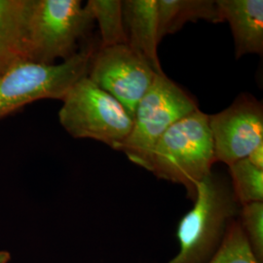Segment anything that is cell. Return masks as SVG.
Wrapping results in <instances>:
<instances>
[{
    "label": "cell",
    "mask_w": 263,
    "mask_h": 263,
    "mask_svg": "<svg viewBox=\"0 0 263 263\" xmlns=\"http://www.w3.org/2000/svg\"><path fill=\"white\" fill-rule=\"evenodd\" d=\"M216 163L209 115L199 108L171 126L151 151L147 171L182 185L193 202L199 182Z\"/></svg>",
    "instance_id": "1"
},
{
    "label": "cell",
    "mask_w": 263,
    "mask_h": 263,
    "mask_svg": "<svg viewBox=\"0 0 263 263\" xmlns=\"http://www.w3.org/2000/svg\"><path fill=\"white\" fill-rule=\"evenodd\" d=\"M193 204L178 223L179 253L167 263H207L241 208L231 184L213 172L199 182Z\"/></svg>",
    "instance_id": "2"
},
{
    "label": "cell",
    "mask_w": 263,
    "mask_h": 263,
    "mask_svg": "<svg viewBox=\"0 0 263 263\" xmlns=\"http://www.w3.org/2000/svg\"><path fill=\"white\" fill-rule=\"evenodd\" d=\"M95 20L79 0H28L25 21L27 62L55 65L78 52V43L87 35Z\"/></svg>",
    "instance_id": "3"
},
{
    "label": "cell",
    "mask_w": 263,
    "mask_h": 263,
    "mask_svg": "<svg viewBox=\"0 0 263 263\" xmlns=\"http://www.w3.org/2000/svg\"><path fill=\"white\" fill-rule=\"evenodd\" d=\"M97 48L89 44L61 64L22 62L0 78V120L40 100L63 101L77 81L88 76Z\"/></svg>",
    "instance_id": "4"
},
{
    "label": "cell",
    "mask_w": 263,
    "mask_h": 263,
    "mask_svg": "<svg viewBox=\"0 0 263 263\" xmlns=\"http://www.w3.org/2000/svg\"><path fill=\"white\" fill-rule=\"evenodd\" d=\"M62 102L59 120L72 138L101 141L118 151L131 134L133 117L88 76L77 81Z\"/></svg>",
    "instance_id": "5"
},
{
    "label": "cell",
    "mask_w": 263,
    "mask_h": 263,
    "mask_svg": "<svg viewBox=\"0 0 263 263\" xmlns=\"http://www.w3.org/2000/svg\"><path fill=\"white\" fill-rule=\"evenodd\" d=\"M198 109L196 102L165 73L157 74L133 117V128L118 151L134 164L147 169L151 151L160 138L179 119Z\"/></svg>",
    "instance_id": "6"
},
{
    "label": "cell",
    "mask_w": 263,
    "mask_h": 263,
    "mask_svg": "<svg viewBox=\"0 0 263 263\" xmlns=\"http://www.w3.org/2000/svg\"><path fill=\"white\" fill-rule=\"evenodd\" d=\"M157 74L143 57L128 44H120L97 49L88 77L134 117L137 105Z\"/></svg>",
    "instance_id": "7"
},
{
    "label": "cell",
    "mask_w": 263,
    "mask_h": 263,
    "mask_svg": "<svg viewBox=\"0 0 263 263\" xmlns=\"http://www.w3.org/2000/svg\"><path fill=\"white\" fill-rule=\"evenodd\" d=\"M216 162L227 166L263 143V106L253 96L240 95L220 112L209 115Z\"/></svg>",
    "instance_id": "8"
},
{
    "label": "cell",
    "mask_w": 263,
    "mask_h": 263,
    "mask_svg": "<svg viewBox=\"0 0 263 263\" xmlns=\"http://www.w3.org/2000/svg\"><path fill=\"white\" fill-rule=\"evenodd\" d=\"M220 21L231 28L236 59L248 54L262 55V0H217Z\"/></svg>",
    "instance_id": "9"
},
{
    "label": "cell",
    "mask_w": 263,
    "mask_h": 263,
    "mask_svg": "<svg viewBox=\"0 0 263 263\" xmlns=\"http://www.w3.org/2000/svg\"><path fill=\"white\" fill-rule=\"evenodd\" d=\"M122 12L128 45L143 57L157 73L163 74L158 57L157 0L122 1Z\"/></svg>",
    "instance_id": "10"
},
{
    "label": "cell",
    "mask_w": 263,
    "mask_h": 263,
    "mask_svg": "<svg viewBox=\"0 0 263 263\" xmlns=\"http://www.w3.org/2000/svg\"><path fill=\"white\" fill-rule=\"evenodd\" d=\"M28 0H0V78L27 62L25 21Z\"/></svg>",
    "instance_id": "11"
},
{
    "label": "cell",
    "mask_w": 263,
    "mask_h": 263,
    "mask_svg": "<svg viewBox=\"0 0 263 263\" xmlns=\"http://www.w3.org/2000/svg\"><path fill=\"white\" fill-rule=\"evenodd\" d=\"M158 37L178 32L187 23L207 21L221 23L214 0H157Z\"/></svg>",
    "instance_id": "12"
},
{
    "label": "cell",
    "mask_w": 263,
    "mask_h": 263,
    "mask_svg": "<svg viewBox=\"0 0 263 263\" xmlns=\"http://www.w3.org/2000/svg\"><path fill=\"white\" fill-rule=\"evenodd\" d=\"M86 5L99 25L102 38L100 47L128 44L123 21L122 1L90 0Z\"/></svg>",
    "instance_id": "13"
},
{
    "label": "cell",
    "mask_w": 263,
    "mask_h": 263,
    "mask_svg": "<svg viewBox=\"0 0 263 263\" xmlns=\"http://www.w3.org/2000/svg\"><path fill=\"white\" fill-rule=\"evenodd\" d=\"M228 168L231 188L240 206L263 202V170L254 167L246 158L237 161Z\"/></svg>",
    "instance_id": "14"
},
{
    "label": "cell",
    "mask_w": 263,
    "mask_h": 263,
    "mask_svg": "<svg viewBox=\"0 0 263 263\" xmlns=\"http://www.w3.org/2000/svg\"><path fill=\"white\" fill-rule=\"evenodd\" d=\"M207 263H259L247 241L238 218L230 223L221 244Z\"/></svg>",
    "instance_id": "15"
},
{
    "label": "cell",
    "mask_w": 263,
    "mask_h": 263,
    "mask_svg": "<svg viewBox=\"0 0 263 263\" xmlns=\"http://www.w3.org/2000/svg\"><path fill=\"white\" fill-rule=\"evenodd\" d=\"M238 220L254 256L263 263V202L241 206Z\"/></svg>",
    "instance_id": "16"
},
{
    "label": "cell",
    "mask_w": 263,
    "mask_h": 263,
    "mask_svg": "<svg viewBox=\"0 0 263 263\" xmlns=\"http://www.w3.org/2000/svg\"><path fill=\"white\" fill-rule=\"evenodd\" d=\"M252 165L258 169L263 170V143L259 144L246 158Z\"/></svg>",
    "instance_id": "17"
},
{
    "label": "cell",
    "mask_w": 263,
    "mask_h": 263,
    "mask_svg": "<svg viewBox=\"0 0 263 263\" xmlns=\"http://www.w3.org/2000/svg\"><path fill=\"white\" fill-rule=\"evenodd\" d=\"M11 259V254L6 251H0V263H8Z\"/></svg>",
    "instance_id": "18"
}]
</instances>
